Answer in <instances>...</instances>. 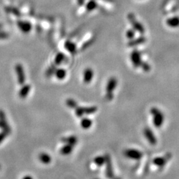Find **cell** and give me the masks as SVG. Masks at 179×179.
<instances>
[{"label":"cell","instance_id":"obj_1","mask_svg":"<svg viewBox=\"0 0 179 179\" xmlns=\"http://www.w3.org/2000/svg\"><path fill=\"white\" fill-rule=\"evenodd\" d=\"M151 113L153 116V122L156 127H161L164 121V116L160 109L157 108H152L151 109Z\"/></svg>","mask_w":179,"mask_h":179},{"label":"cell","instance_id":"obj_2","mask_svg":"<svg viewBox=\"0 0 179 179\" xmlns=\"http://www.w3.org/2000/svg\"><path fill=\"white\" fill-rule=\"evenodd\" d=\"M117 84V81L116 78L112 77L109 80L107 86H106V100L110 101L113 98V92Z\"/></svg>","mask_w":179,"mask_h":179},{"label":"cell","instance_id":"obj_3","mask_svg":"<svg viewBox=\"0 0 179 179\" xmlns=\"http://www.w3.org/2000/svg\"><path fill=\"white\" fill-rule=\"evenodd\" d=\"M105 158H106L105 163L106 164V176L107 177L108 179H113L114 178V173L113 170L111 157H110V155L109 154H106Z\"/></svg>","mask_w":179,"mask_h":179},{"label":"cell","instance_id":"obj_4","mask_svg":"<svg viewBox=\"0 0 179 179\" xmlns=\"http://www.w3.org/2000/svg\"><path fill=\"white\" fill-rule=\"evenodd\" d=\"M124 155L129 159L139 160L142 158L143 153L139 150L134 149H129L124 151Z\"/></svg>","mask_w":179,"mask_h":179},{"label":"cell","instance_id":"obj_5","mask_svg":"<svg viewBox=\"0 0 179 179\" xmlns=\"http://www.w3.org/2000/svg\"><path fill=\"white\" fill-rule=\"evenodd\" d=\"M143 133L145 137L149 143L151 145H155L157 144V139H156L153 132L152 131V130L149 127L145 128L143 130Z\"/></svg>","mask_w":179,"mask_h":179},{"label":"cell","instance_id":"obj_6","mask_svg":"<svg viewBox=\"0 0 179 179\" xmlns=\"http://www.w3.org/2000/svg\"><path fill=\"white\" fill-rule=\"evenodd\" d=\"M16 71L17 75V81L20 85H23L25 82V77L24 70L21 64H17L16 65Z\"/></svg>","mask_w":179,"mask_h":179},{"label":"cell","instance_id":"obj_7","mask_svg":"<svg viewBox=\"0 0 179 179\" xmlns=\"http://www.w3.org/2000/svg\"><path fill=\"white\" fill-rule=\"evenodd\" d=\"M171 157V155L170 153H167L165 157H156L153 160V164L156 166L159 167H163L165 165L166 162L170 160Z\"/></svg>","mask_w":179,"mask_h":179},{"label":"cell","instance_id":"obj_8","mask_svg":"<svg viewBox=\"0 0 179 179\" xmlns=\"http://www.w3.org/2000/svg\"><path fill=\"white\" fill-rule=\"evenodd\" d=\"M94 77V72L92 69L88 68L84 70L83 73V81L86 84H89Z\"/></svg>","mask_w":179,"mask_h":179},{"label":"cell","instance_id":"obj_9","mask_svg":"<svg viewBox=\"0 0 179 179\" xmlns=\"http://www.w3.org/2000/svg\"><path fill=\"white\" fill-rule=\"evenodd\" d=\"M131 62L135 67H139L141 63V55L138 51H134L131 53Z\"/></svg>","mask_w":179,"mask_h":179},{"label":"cell","instance_id":"obj_10","mask_svg":"<svg viewBox=\"0 0 179 179\" xmlns=\"http://www.w3.org/2000/svg\"><path fill=\"white\" fill-rule=\"evenodd\" d=\"M18 27L21 31L23 33H29L31 30L32 26L29 22L27 21H19Z\"/></svg>","mask_w":179,"mask_h":179},{"label":"cell","instance_id":"obj_11","mask_svg":"<svg viewBox=\"0 0 179 179\" xmlns=\"http://www.w3.org/2000/svg\"><path fill=\"white\" fill-rule=\"evenodd\" d=\"M61 141L66 144L70 145L72 146H74L78 142V139L76 136H70L67 138H63L61 139Z\"/></svg>","mask_w":179,"mask_h":179},{"label":"cell","instance_id":"obj_12","mask_svg":"<svg viewBox=\"0 0 179 179\" xmlns=\"http://www.w3.org/2000/svg\"><path fill=\"white\" fill-rule=\"evenodd\" d=\"M30 90H31V86L29 84H27L23 86L21 90H20V92H19V96L22 99H24L27 96V95L29 94V92Z\"/></svg>","mask_w":179,"mask_h":179},{"label":"cell","instance_id":"obj_13","mask_svg":"<svg viewBox=\"0 0 179 179\" xmlns=\"http://www.w3.org/2000/svg\"><path fill=\"white\" fill-rule=\"evenodd\" d=\"M166 25L170 27H179V17L176 16L169 18L166 21Z\"/></svg>","mask_w":179,"mask_h":179},{"label":"cell","instance_id":"obj_14","mask_svg":"<svg viewBox=\"0 0 179 179\" xmlns=\"http://www.w3.org/2000/svg\"><path fill=\"white\" fill-rule=\"evenodd\" d=\"M39 159L41 163H43V164H46V165L47 164H49L51 162V156L45 153H41L39 155Z\"/></svg>","mask_w":179,"mask_h":179},{"label":"cell","instance_id":"obj_15","mask_svg":"<svg viewBox=\"0 0 179 179\" xmlns=\"http://www.w3.org/2000/svg\"><path fill=\"white\" fill-rule=\"evenodd\" d=\"M72 149H73V146L70 145L66 144L61 149H60V153L63 155H68L72 153Z\"/></svg>","mask_w":179,"mask_h":179},{"label":"cell","instance_id":"obj_16","mask_svg":"<svg viewBox=\"0 0 179 179\" xmlns=\"http://www.w3.org/2000/svg\"><path fill=\"white\" fill-rule=\"evenodd\" d=\"M55 75L57 79L63 80L66 77V71L64 69H63V68H59V69L56 70L55 71Z\"/></svg>","mask_w":179,"mask_h":179},{"label":"cell","instance_id":"obj_17","mask_svg":"<svg viewBox=\"0 0 179 179\" xmlns=\"http://www.w3.org/2000/svg\"><path fill=\"white\" fill-rule=\"evenodd\" d=\"M92 121L91 120L88 119V118H83L81 121V126L84 129H88L91 126H92Z\"/></svg>","mask_w":179,"mask_h":179},{"label":"cell","instance_id":"obj_18","mask_svg":"<svg viewBox=\"0 0 179 179\" xmlns=\"http://www.w3.org/2000/svg\"><path fill=\"white\" fill-rule=\"evenodd\" d=\"M94 162L98 166H101L104 165L106 163L105 156H98L94 159Z\"/></svg>","mask_w":179,"mask_h":179},{"label":"cell","instance_id":"obj_19","mask_svg":"<svg viewBox=\"0 0 179 179\" xmlns=\"http://www.w3.org/2000/svg\"><path fill=\"white\" fill-rule=\"evenodd\" d=\"M66 104L68 107L72 109H75L76 108L78 107L77 102L74 100H73V99H70V98L68 99V100L66 101Z\"/></svg>","mask_w":179,"mask_h":179},{"label":"cell","instance_id":"obj_20","mask_svg":"<svg viewBox=\"0 0 179 179\" xmlns=\"http://www.w3.org/2000/svg\"><path fill=\"white\" fill-rule=\"evenodd\" d=\"M84 114H86V115H90V114H92L97 111V108L95 107V106L84 108Z\"/></svg>","mask_w":179,"mask_h":179},{"label":"cell","instance_id":"obj_21","mask_svg":"<svg viewBox=\"0 0 179 179\" xmlns=\"http://www.w3.org/2000/svg\"><path fill=\"white\" fill-rule=\"evenodd\" d=\"M75 113L76 115H77L78 117H81L83 116L84 114V108L83 107H77L75 108Z\"/></svg>","mask_w":179,"mask_h":179},{"label":"cell","instance_id":"obj_22","mask_svg":"<svg viewBox=\"0 0 179 179\" xmlns=\"http://www.w3.org/2000/svg\"><path fill=\"white\" fill-rule=\"evenodd\" d=\"M64 59V55L63 54H61V53H59V54H58L56 55V58H55V63L56 64H59L62 63L63 60Z\"/></svg>","mask_w":179,"mask_h":179},{"label":"cell","instance_id":"obj_23","mask_svg":"<svg viewBox=\"0 0 179 179\" xmlns=\"http://www.w3.org/2000/svg\"><path fill=\"white\" fill-rule=\"evenodd\" d=\"M66 48L68 49V51L73 52L75 50V45L70 43V42H68L66 44Z\"/></svg>","mask_w":179,"mask_h":179},{"label":"cell","instance_id":"obj_24","mask_svg":"<svg viewBox=\"0 0 179 179\" xmlns=\"http://www.w3.org/2000/svg\"><path fill=\"white\" fill-rule=\"evenodd\" d=\"M8 135H9L8 133L4 131H3L2 132L0 133V144L3 142V141L7 138Z\"/></svg>","mask_w":179,"mask_h":179},{"label":"cell","instance_id":"obj_25","mask_svg":"<svg viewBox=\"0 0 179 179\" xmlns=\"http://www.w3.org/2000/svg\"><path fill=\"white\" fill-rule=\"evenodd\" d=\"M0 121H7L5 114L4 112H3V110L1 109H0Z\"/></svg>","mask_w":179,"mask_h":179},{"label":"cell","instance_id":"obj_26","mask_svg":"<svg viewBox=\"0 0 179 179\" xmlns=\"http://www.w3.org/2000/svg\"><path fill=\"white\" fill-rule=\"evenodd\" d=\"M8 37V34L4 32H0V39H5Z\"/></svg>","mask_w":179,"mask_h":179},{"label":"cell","instance_id":"obj_27","mask_svg":"<svg viewBox=\"0 0 179 179\" xmlns=\"http://www.w3.org/2000/svg\"><path fill=\"white\" fill-rule=\"evenodd\" d=\"M23 179H33L31 176H29V175H26V176H25L23 178Z\"/></svg>","mask_w":179,"mask_h":179},{"label":"cell","instance_id":"obj_28","mask_svg":"<svg viewBox=\"0 0 179 179\" xmlns=\"http://www.w3.org/2000/svg\"><path fill=\"white\" fill-rule=\"evenodd\" d=\"M115 179H121V178H120V177H117V178H116Z\"/></svg>","mask_w":179,"mask_h":179},{"label":"cell","instance_id":"obj_29","mask_svg":"<svg viewBox=\"0 0 179 179\" xmlns=\"http://www.w3.org/2000/svg\"><path fill=\"white\" fill-rule=\"evenodd\" d=\"M2 25H0V29L2 28Z\"/></svg>","mask_w":179,"mask_h":179},{"label":"cell","instance_id":"obj_30","mask_svg":"<svg viewBox=\"0 0 179 179\" xmlns=\"http://www.w3.org/2000/svg\"><path fill=\"white\" fill-rule=\"evenodd\" d=\"M0 127H1V121H0Z\"/></svg>","mask_w":179,"mask_h":179},{"label":"cell","instance_id":"obj_31","mask_svg":"<svg viewBox=\"0 0 179 179\" xmlns=\"http://www.w3.org/2000/svg\"><path fill=\"white\" fill-rule=\"evenodd\" d=\"M0 169H1V165H0Z\"/></svg>","mask_w":179,"mask_h":179},{"label":"cell","instance_id":"obj_32","mask_svg":"<svg viewBox=\"0 0 179 179\" xmlns=\"http://www.w3.org/2000/svg\"><path fill=\"white\" fill-rule=\"evenodd\" d=\"M96 179H98V178H96Z\"/></svg>","mask_w":179,"mask_h":179}]
</instances>
